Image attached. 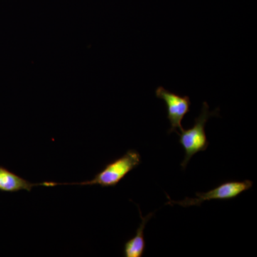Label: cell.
I'll list each match as a JSON object with an SVG mask.
<instances>
[{
  "mask_svg": "<svg viewBox=\"0 0 257 257\" xmlns=\"http://www.w3.org/2000/svg\"><path fill=\"white\" fill-rule=\"evenodd\" d=\"M141 163V156L136 150H128L123 156L109 162L92 179L77 183H56L47 182L46 187L59 185H99L101 187H114L122 180L130 172Z\"/></svg>",
  "mask_w": 257,
  "mask_h": 257,
  "instance_id": "obj_1",
  "label": "cell"
},
{
  "mask_svg": "<svg viewBox=\"0 0 257 257\" xmlns=\"http://www.w3.org/2000/svg\"><path fill=\"white\" fill-rule=\"evenodd\" d=\"M219 108L214 111H209V104L203 103L202 110L197 117L194 119V124L188 130H182L179 135V143L183 147L185 157L181 163L182 170H185L187 165L196 154L207 150L209 143L205 132V126L211 116H219Z\"/></svg>",
  "mask_w": 257,
  "mask_h": 257,
  "instance_id": "obj_2",
  "label": "cell"
},
{
  "mask_svg": "<svg viewBox=\"0 0 257 257\" xmlns=\"http://www.w3.org/2000/svg\"><path fill=\"white\" fill-rule=\"evenodd\" d=\"M253 186L251 181H229L217 186L216 188L211 189L207 192L196 193V198L186 197L179 202L170 200L166 203L169 205L179 204L183 207L198 206L200 207L203 202L211 200H231L239 197L240 194L246 192Z\"/></svg>",
  "mask_w": 257,
  "mask_h": 257,
  "instance_id": "obj_3",
  "label": "cell"
},
{
  "mask_svg": "<svg viewBox=\"0 0 257 257\" xmlns=\"http://www.w3.org/2000/svg\"><path fill=\"white\" fill-rule=\"evenodd\" d=\"M155 95L158 99L165 101L167 106V119L171 126L168 134L177 133V128L182 131V121L184 116L190 111L191 101L189 96H180L176 93L167 90L163 87H159L155 90Z\"/></svg>",
  "mask_w": 257,
  "mask_h": 257,
  "instance_id": "obj_4",
  "label": "cell"
},
{
  "mask_svg": "<svg viewBox=\"0 0 257 257\" xmlns=\"http://www.w3.org/2000/svg\"><path fill=\"white\" fill-rule=\"evenodd\" d=\"M41 186V183L35 184L16 175L5 167L0 166V191L3 192L14 193L20 191L30 192L35 187Z\"/></svg>",
  "mask_w": 257,
  "mask_h": 257,
  "instance_id": "obj_5",
  "label": "cell"
},
{
  "mask_svg": "<svg viewBox=\"0 0 257 257\" xmlns=\"http://www.w3.org/2000/svg\"><path fill=\"white\" fill-rule=\"evenodd\" d=\"M141 224L137 229L136 234L132 239H128L125 242L123 253L125 257H142L146 248V241L145 239V229L147 223L153 216L152 213L143 217L140 211Z\"/></svg>",
  "mask_w": 257,
  "mask_h": 257,
  "instance_id": "obj_6",
  "label": "cell"
}]
</instances>
